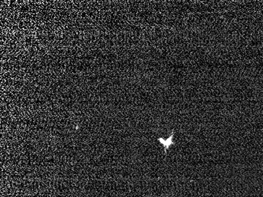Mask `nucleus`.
<instances>
[{
    "mask_svg": "<svg viewBox=\"0 0 263 197\" xmlns=\"http://www.w3.org/2000/svg\"><path fill=\"white\" fill-rule=\"evenodd\" d=\"M174 134V132H172V133H171V135L169 136V137L168 138V139H166V140H165L163 138H158V141H159V143H161V145L163 146V147H164V152L165 155H166L167 150L169 148V147H170L171 145L174 144V143L173 142Z\"/></svg>",
    "mask_w": 263,
    "mask_h": 197,
    "instance_id": "obj_1",
    "label": "nucleus"
}]
</instances>
